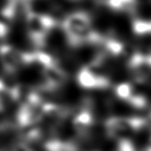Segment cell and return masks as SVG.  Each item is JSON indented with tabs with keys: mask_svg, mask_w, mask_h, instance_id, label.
Wrapping results in <instances>:
<instances>
[{
	"mask_svg": "<svg viewBox=\"0 0 151 151\" xmlns=\"http://www.w3.org/2000/svg\"><path fill=\"white\" fill-rule=\"evenodd\" d=\"M59 22L52 16L26 14V33L35 48H43L50 32L58 27Z\"/></svg>",
	"mask_w": 151,
	"mask_h": 151,
	"instance_id": "6da1fadb",
	"label": "cell"
},
{
	"mask_svg": "<svg viewBox=\"0 0 151 151\" xmlns=\"http://www.w3.org/2000/svg\"><path fill=\"white\" fill-rule=\"evenodd\" d=\"M146 122L145 119L136 116H112L106 119L104 127L108 138L116 141H132Z\"/></svg>",
	"mask_w": 151,
	"mask_h": 151,
	"instance_id": "7a4b0ae2",
	"label": "cell"
},
{
	"mask_svg": "<svg viewBox=\"0 0 151 151\" xmlns=\"http://www.w3.org/2000/svg\"><path fill=\"white\" fill-rule=\"evenodd\" d=\"M106 4L111 9L129 14H136L139 8L138 0H107Z\"/></svg>",
	"mask_w": 151,
	"mask_h": 151,
	"instance_id": "3957f363",
	"label": "cell"
},
{
	"mask_svg": "<svg viewBox=\"0 0 151 151\" xmlns=\"http://www.w3.org/2000/svg\"><path fill=\"white\" fill-rule=\"evenodd\" d=\"M114 93L119 100L129 104L135 95V88L129 82H120L114 88Z\"/></svg>",
	"mask_w": 151,
	"mask_h": 151,
	"instance_id": "277c9868",
	"label": "cell"
},
{
	"mask_svg": "<svg viewBox=\"0 0 151 151\" xmlns=\"http://www.w3.org/2000/svg\"><path fill=\"white\" fill-rule=\"evenodd\" d=\"M133 31L140 36L150 35L151 34V20L137 19L133 23Z\"/></svg>",
	"mask_w": 151,
	"mask_h": 151,
	"instance_id": "5b68a950",
	"label": "cell"
},
{
	"mask_svg": "<svg viewBox=\"0 0 151 151\" xmlns=\"http://www.w3.org/2000/svg\"><path fill=\"white\" fill-rule=\"evenodd\" d=\"M9 25L0 21V40H4L9 35Z\"/></svg>",
	"mask_w": 151,
	"mask_h": 151,
	"instance_id": "8992f818",
	"label": "cell"
},
{
	"mask_svg": "<svg viewBox=\"0 0 151 151\" xmlns=\"http://www.w3.org/2000/svg\"><path fill=\"white\" fill-rule=\"evenodd\" d=\"M4 90H6V88H5V84H4L3 80H2V79H0V91H4Z\"/></svg>",
	"mask_w": 151,
	"mask_h": 151,
	"instance_id": "52a82bcc",
	"label": "cell"
},
{
	"mask_svg": "<svg viewBox=\"0 0 151 151\" xmlns=\"http://www.w3.org/2000/svg\"><path fill=\"white\" fill-rule=\"evenodd\" d=\"M145 151H151V144H150L149 146H148V147H147V149H146Z\"/></svg>",
	"mask_w": 151,
	"mask_h": 151,
	"instance_id": "ba28073f",
	"label": "cell"
}]
</instances>
